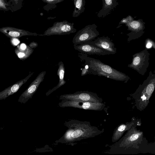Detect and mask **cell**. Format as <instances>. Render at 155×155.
I'll return each mask as SVG.
<instances>
[{
	"instance_id": "obj_25",
	"label": "cell",
	"mask_w": 155,
	"mask_h": 155,
	"mask_svg": "<svg viewBox=\"0 0 155 155\" xmlns=\"http://www.w3.org/2000/svg\"><path fill=\"white\" fill-rule=\"evenodd\" d=\"M10 38L11 42L13 45H16L20 42V41L17 38Z\"/></svg>"
},
{
	"instance_id": "obj_26",
	"label": "cell",
	"mask_w": 155,
	"mask_h": 155,
	"mask_svg": "<svg viewBox=\"0 0 155 155\" xmlns=\"http://www.w3.org/2000/svg\"><path fill=\"white\" fill-rule=\"evenodd\" d=\"M88 74H89L88 67L87 68L86 67H85L81 71V76H83Z\"/></svg>"
},
{
	"instance_id": "obj_2",
	"label": "cell",
	"mask_w": 155,
	"mask_h": 155,
	"mask_svg": "<svg viewBox=\"0 0 155 155\" xmlns=\"http://www.w3.org/2000/svg\"><path fill=\"white\" fill-rule=\"evenodd\" d=\"M88 66L89 74L104 76L117 81L127 83L129 77L125 74L104 64L98 59L86 56L84 58Z\"/></svg>"
},
{
	"instance_id": "obj_6",
	"label": "cell",
	"mask_w": 155,
	"mask_h": 155,
	"mask_svg": "<svg viewBox=\"0 0 155 155\" xmlns=\"http://www.w3.org/2000/svg\"><path fill=\"white\" fill-rule=\"evenodd\" d=\"M77 29L74 27V23L67 21H57L54 23L53 26L48 28L43 34L39 36H50L52 35H69L75 32Z\"/></svg>"
},
{
	"instance_id": "obj_11",
	"label": "cell",
	"mask_w": 155,
	"mask_h": 155,
	"mask_svg": "<svg viewBox=\"0 0 155 155\" xmlns=\"http://www.w3.org/2000/svg\"><path fill=\"white\" fill-rule=\"evenodd\" d=\"M145 24L142 20L140 19L134 20L125 24L128 27V30L131 31L130 33L127 34L129 38L128 41L134 39L141 36L144 32Z\"/></svg>"
},
{
	"instance_id": "obj_7",
	"label": "cell",
	"mask_w": 155,
	"mask_h": 155,
	"mask_svg": "<svg viewBox=\"0 0 155 155\" xmlns=\"http://www.w3.org/2000/svg\"><path fill=\"white\" fill-rule=\"evenodd\" d=\"M61 107H71L86 110L101 111L105 108L106 105L103 103L90 101L63 100L59 104Z\"/></svg>"
},
{
	"instance_id": "obj_13",
	"label": "cell",
	"mask_w": 155,
	"mask_h": 155,
	"mask_svg": "<svg viewBox=\"0 0 155 155\" xmlns=\"http://www.w3.org/2000/svg\"><path fill=\"white\" fill-rule=\"evenodd\" d=\"M74 47L75 50L81 52L89 54H96L99 55L112 54L110 52L87 43L74 45Z\"/></svg>"
},
{
	"instance_id": "obj_4",
	"label": "cell",
	"mask_w": 155,
	"mask_h": 155,
	"mask_svg": "<svg viewBox=\"0 0 155 155\" xmlns=\"http://www.w3.org/2000/svg\"><path fill=\"white\" fill-rule=\"evenodd\" d=\"M97 26L94 24H90L77 32L73 38L74 45H77L92 41L99 35Z\"/></svg>"
},
{
	"instance_id": "obj_15",
	"label": "cell",
	"mask_w": 155,
	"mask_h": 155,
	"mask_svg": "<svg viewBox=\"0 0 155 155\" xmlns=\"http://www.w3.org/2000/svg\"><path fill=\"white\" fill-rule=\"evenodd\" d=\"M34 73L33 72L30 73L25 78L18 81L1 91L0 92V100L5 99L9 96L17 92L20 87Z\"/></svg>"
},
{
	"instance_id": "obj_5",
	"label": "cell",
	"mask_w": 155,
	"mask_h": 155,
	"mask_svg": "<svg viewBox=\"0 0 155 155\" xmlns=\"http://www.w3.org/2000/svg\"><path fill=\"white\" fill-rule=\"evenodd\" d=\"M150 55L147 48L134 54L133 55L132 62L128 65V67L143 75L146 72L149 65Z\"/></svg>"
},
{
	"instance_id": "obj_8",
	"label": "cell",
	"mask_w": 155,
	"mask_h": 155,
	"mask_svg": "<svg viewBox=\"0 0 155 155\" xmlns=\"http://www.w3.org/2000/svg\"><path fill=\"white\" fill-rule=\"evenodd\" d=\"M62 100L78 101L102 103V99L95 93L87 91H81L73 94H65L60 96Z\"/></svg>"
},
{
	"instance_id": "obj_21",
	"label": "cell",
	"mask_w": 155,
	"mask_h": 155,
	"mask_svg": "<svg viewBox=\"0 0 155 155\" xmlns=\"http://www.w3.org/2000/svg\"><path fill=\"white\" fill-rule=\"evenodd\" d=\"M145 46L147 49L153 48L155 49V42L151 39H147L145 41Z\"/></svg>"
},
{
	"instance_id": "obj_14",
	"label": "cell",
	"mask_w": 155,
	"mask_h": 155,
	"mask_svg": "<svg viewBox=\"0 0 155 155\" xmlns=\"http://www.w3.org/2000/svg\"><path fill=\"white\" fill-rule=\"evenodd\" d=\"M0 31L9 38H19L27 35H39L36 33H32L22 29L11 27H4L0 28Z\"/></svg>"
},
{
	"instance_id": "obj_1",
	"label": "cell",
	"mask_w": 155,
	"mask_h": 155,
	"mask_svg": "<svg viewBox=\"0 0 155 155\" xmlns=\"http://www.w3.org/2000/svg\"><path fill=\"white\" fill-rule=\"evenodd\" d=\"M68 129L64 136L65 142L72 143L94 137L102 133L104 130L92 126L87 121L72 120L67 124Z\"/></svg>"
},
{
	"instance_id": "obj_22",
	"label": "cell",
	"mask_w": 155,
	"mask_h": 155,
	"mask_svg": "<svg viewBox=\"0 0 155 155\" xmlns=\"http://www.w3.org/2000/svg\"><path fill=\"white\" fill-rule=\"evenodd\" d=\"M10 6L5 2V0H0V9L1 10L7 11V7Z\"/></svg>"
},
{
	"instance_id": "obj_24",
	"label": "cell",
	"mask_w": 155,
	"mask_h": 155,
	"mask_svg": "<svg viewBox=\"0 0 155 155\" xmlns=\"http://www.w3.org/2000/svg\"><path fill=\"white\" fill-rule=\"evenodd\" d=\"M44 2L49 4H55L60 3L64 0H41Z\"/></svg>"
},
{
	"instance_id": "obj_18",
	"label": "cell",
	"mask_w": 155,
	"mask_h": 155,
	"mask_svg": "<svg viewBox=\"0 0 155 155\" xmlns=\"http://www.w3.org/2000/svg\"><path fill=\"white\" fill-rule=\"evenodd\" d=\"M134 124L133 122L122 124L118 126L115 129L112 137V141L115 142L118 140L126 131H127Z\"/></svg>"
},
{
	"instance_id": "obj_17",
	"label": "cell",
	"mask_w": 155,
	"mask_h": 155,
	"mask_svg": "<svg viewBox=\"0 0 155 155\" xmlns=\"http://www.w3.org/2000/svg\"><path fill=\"white\" fill-rule=\"evenodd\" d=\"M33 51V49L30 46L22 43L17 46L15 49V52L20 60H24L32 54Z\"/></svg>"
},
{
	"instance_id": "obj_10",
	"label": "cell",
	"mask_w": 155,
	"mask_h": 155,
	"mask_svg": "<svg viewBox=\"0 0 155 155\" xmlns=\"http://www.w3.org/2000/svg\"><path fill=\"white\" fill-rule=\"evenodd\" d=\"M46 73V71H43L38 74L19 97L18 100L19 102L25 104L32 98L36 91L40 83L43 81Z\"/></svg>"
},
{
	"instance_id": "obj_19",
	"label": "cell",
	"mask_w": 155,
	"mask_h": 155,
	"mask_svg": "<svg viewBox=\"0 0 155 155\" xmlns=\"http://www.w3.org/2000/svg\"><path fill=\"white\" fill-rule=\"evenodd\" d=\"M64 73L65 68L64 64L62 61H60L58 63V68L57 71V74L59 77L58 83L56 87L49 91L46 93L47 94L49 93L48 94L49 95L52 91L63 86L66 83V81L64 80Z\"/></svg>"
},
{
	"instance_id": "obj_20",
	"label": "cell",
	"mask_w": 155,
	"mask_h": 155,
	"mask_svg": "<svg viewBox=\"0 0 155 155\" xmlns=\"http://www.w3.org/2000/svg\"><path fill=\"white\" fill-rule=\"evenodd\" d=\"M74 8L72 14L73 17L79 16L85 10V0H74Z\"/></svg>"
},
{
	"instance_id": "obj_23",
	"label": "cell",
	"mask_w": 155,
	"mask_h": 155,
	"mask_svg": "<svg viewBox=\"0 0 155 155\" xmlns=\"http://www.w3.org/2000/svg\"><path fill=\"white\" fill-rule=\"evenodd\" d=\"M134 20V18L131 16L129 15L126 18H123L119 22V24L121 25L123 24H125Z\"/></svg>"
},
{
	"instance_id": "obj_16",
	"label": "cell",
	"mask_w": 155,
	"mask_h": 155,
	"mask_svg": "<svg viewBox=\"0 0 155 155\" xmlns=\"http://www.w3.org/2000/svg\"><path fill=\"white\" fill-rule=\"evenodd\" d=\"M103 6L97 14L98 18L104 17L110 14L118 4L116 0H102Z\"/></svg>"
},
{
	"instance_id": "obj_9",
	"label": "cell",
	"mask_w": 155,
	"mask_h": 155,
	"mask_svg": "<svg viewBox=\"0 0 155 155\" xmlns=\"http://www.w3.org/2000/svg\"><path fill=\"white\" fill-rule=\"evenodd\" d=\"M142 132L137 130L134 127L132 126L127 130L124 136L114 145L117 147H128L132 146L137 143L143 136Z\"/></svg>"
},
{
	"instance_id": "obj_3",
	"label": "cell",
	"mask_w": 155,
	"mask_h": 155,
	"mask_svg": "<svg viewBox=\"0 0 155 155\" xmlns=\"http://www.w3.org/2000/svg\"><path fill=\"white\" fill-rule=\"evenodd\" d=\"M155 88V74L151 71L148 76L143 84L140 85L138 88V90L141 91L139 106L140 109L143 110L147 106Z\"/></svg>"
},
{
	"instance_id": "obj_12",
	"label": "cell",
	"mask_w": 155,
	"mask_h": 155,
	"mask_svg": "<svg viewBox=\"0 0 155 155\" xmlns=\"http://www.w3.org/2000/svg\"><path fill=\"white\" fill-rule=\"evenodd\" d=\"M94 46L108 51L112 54L117 52L116 48L114 44L111 41L110 38L108 36L99 37L93 41L86 43Z\"/></svg>"
},
{
	"instance_id": "obj_27",
	"label": "cell",
	"mask_w": 155,
	"mask_h": 155,
	"mask_svg": "<svg viewBox=\"0 0 155 155\" xmlns=\"http://www.w3.org/2000/svg\"><path fill=\"white\" fill-rule=\"evenodd\" d=\"M13 3L17 5L21 3L23 0H10Z\"/></svg>"
}]
</instances>
